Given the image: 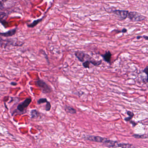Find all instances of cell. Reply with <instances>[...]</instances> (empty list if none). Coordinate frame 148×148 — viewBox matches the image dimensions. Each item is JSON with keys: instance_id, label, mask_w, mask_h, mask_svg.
Returning <instances> with one entry per match:
<instances>
[{"instance_id": "cell-1", "label": "cell", "mask_w": 148, "mask_h": 148, "mask_svg": "<svg viewBox=\"0 0 148 148\" xmlns=\"http://www.w3.org/2000/svg\"><path fill=\"white\" fill-rule=\"evenodd\" d=\"M84 139L86 140L102 143L108 147H116L117 142L113 140H110L106 138L102 137L99 136H87L84 137Z\"/></svg>"}, {"instance_id": "cell-2", "label": "cell", "mask_w": 148, "mask_h": 148, "mask_svg": "<svg viewBox=\"0 0 148 148\" xmlns=\"http://www.w3.org/2000/svg\"><path fill=\"white\" fill-rule=\"evenodd\" d=\"M128 17L131 21L133 22H138L145 20L146 17L140 14L135 12H129Z\"/></svg>"}, {"instance_id": "cell-3", "label": "cell", "mask_w": 148, "mask_h": 148, "mask_svg": "<svg viewBox=\"0 0 148 148\" xmlns=\"http://www.w3.org/2000/svg\"><path fill=\"white\" fill-rule=\"evenodd\" d=\"M36 83L38 86L41 89L43 93H48L51 92V88L44 80L39 79Z\"/></svg>"}, {"instance_id": "cell-4", "label": "cell", "mask_w": 148, "mask_h": 148, "mask_svg": "<svg viewBox=\"0 0 148 148\" xmlns=\"http://www.w3.org/2000/svg\"><path fill=\"white\" fill-rule=\"evenodd\" d=\"M32 99L31 98H27L24 102L21 103L19 104L17 107L16 110L21 113H24L25 110H26L27 107L29 106V105L32 102Z\"/></svg>"}, {"instance_id": "cell-5", "label": "cell", "mask_w": 148, "mask_h": 148, "mask_svg": "<svg viewBox=\"0 0 148 148\" xmlns=\"http://www.w3.org/2000/svg\"><path fill=\"white\" fill-rule=\"evenodd\" d=\"M112 13L115 14L120 20H125L128 17L129 12L126 10H114L112 12Z\"/></svg>"}, {"instance_id": "cell-6", "label": "cell", "mask_w": 148, "mask_h": 148, "mask_svg": "<svg viewBox=\"0 0 148 148\" xmlns=\"http://www.w3.org/2000/svg\"><path fill=\"white\" fill-rule=\"evenodd\" d=\"M86 54L84 52L78 51L75 52V55L78 60L81 62L84 61L85 58H86Z\"/></svg>"}, {"instance_id": "cell-7", "label": "cell", "mask_w": 148, "mask_h": 148, "mask_svg": "<svg viewBox=\"0 0 148 148\" xmlns=\"http://www.w3.org/2000/svg\"><path fill=\"white\" fill-rule=\"evenodd\" d=\"M17 28H14L6 32L0 33V36H3L5 37H12L17 32Z\"/></svg>"}, {"instance_id": "cell-8", "label": "cell", "mask_w": 148, "mask_h": 148, "mask_svg": "<svg viewBox=\"0 0 148 148\" xmlns=\"http://www.w3.org/2000/svg\"><path fill=\"white\" fill-rule=\"evenodd\" d=\"M101 56L103 57L104 60L105 62H107V63H109V64L110 63L112 58V54L109 51L106 52L104 54L101 55Z\"/></svg>"}, {"instance_id": "cell-9", "label": "cell", "mask_w": 148, "mask_h": 148, "mask_svg": "<svg viewBox=\"0 0 148 148\" xmlns=\"http://www.w3.org/2000/svg\"><path fill=\"white\" fill-rule=\"evenodd\" d=\"M88 58L89 60H88L90 61V64H92L93 65L95 66H99L101 64H102V60H95L93 59L92 58H91L90 56L88 57Z\"/></svg>"}, {"instance_id": "cell-10", "label": "cell", "mask_w": 148, "mask_h": 148, "mask_svg": "<svg viewBox=\"0 0 148 148\" xmlns=\"http://www.w3.org/2000/svg\"><path fill=\"white\" fill-rule=\"evenodd\" d=\"M65 110L68 113L72 114H76L77 113V111L73 107H71L69 106H65Z\"/></svg>"}, {"instance_id": "cell-11", "label": "cell", "mask_w": 148, "mask_h": 148, "mask_svg": "<svg viewBox=\"0 0 148 148\" xmlns=\"http://www.w3.org/2000/svg\"><path fill=\"white\" fill-rule=\"evenodd\" d=\"M43 18H41L38 19L34 21L31 24H29L27 25L28 27L30 28H33V27H35V26L37 25L39 23H40L42 20H43Z\"/></svg>"}, {"instance_id": "cell-12", "label": "cell", "mask_w": 148, "mask_h": 148, "mask_svg": "<svg viewBox=\"0 0 148 148\" xmlns=\"http://www.w3.org/2000/svg\"><path fill=\"white\" fill-rule=\"evenodd\" d=\"M118 147H121V148H134V146L132 144L129 143H118Z\"/></svg>"}, {"instance_id": "cell-13", "label": "cell", "mask_w": 148, "mask_h": 148, "mask_svg": "<svg viewBox=\"0 0 148 148\" xmlns=\"http://www.w3.org/2000/svg\"><path fill=\"white\" fill-rule=\"evenodd\" d=\"M31 115L32 119L37 118L39 116L40 113L37 110H33L31 111Z\"/></svg>"}, {"instance_id": "cell-14", "label": "cell", "mask_w": 148, "mask_h": 148, "mask_svg": "<svg viewBox=\"0 0 148 148\" xmlns=\"http://www.w3.org/2000/svg\"><path fill=\"white\" fill-rule=\"evenodd\" d=\"M132 136L134 137L135 138H143V139H145V138H148V136L147 134H142V135H139V134H133L132 135Z\"/></svg>"}, {"instance_id": "cell-15", "label": "cell", "mask_w": 148, "mask_h": 148, "mask_svg": "<svg viewBox=\"0 0 148 148\" xmlns=\"http://www.w3.org/2000/svg\"><path fill=\"white\" fill-rule=\"evenodd\" d=\"M7 14L4 12H0V23L4 20V18L6 17Z\"/></svg>"}, {"instance_id": "cell-16", "label": "cell", "mask_w": 148, "mask_h": 148, "mask_svg": "<svg viewBox=\"0 0 148 148\" xmlns=\"http://www.w3.org/2000/svg\"><path fill=\"white\" fill-rule=\"evenodd\" d=\"M90 63L88 60L83 62V66L85 68H90Z\"/></svg>"}, {"instance_id": "cell-17", "label": "cell", "mask_w": 148, "mask_h": 148, "mask_svg": "<svg viewBox=\"0 0 148 148\" xmlns=\"http://www.w3.org/2000/svg\"><path fill=\"white\" fill-rule=\"evenodd\" d=\"M47 99L46 98H40L38 99V104H40L43 103H46L47 102Z\"/></svg>"}, {"instance_id": "cell-18", "label": "cell", "mask_w": 148, "mask_h": 148, "mask_svg": "<svg viewBox=\"0 0 148 148\" xmlns=\"http://www.w3.org/2000/svg\"><path fill=\"white\" fill-rule=\"evenodd\" d=\"M51 103L48 102V101H47L46 103V110L47 111H49L51 110Z\"/></svg>"}, {"instance_id": "cell-19", "label": "cell", "mask_w": 148, "mask_h": 148, "mask_svg": "<svg viewBox=\"0 0 148 148\" xmlns=\"http://www.w3.org/2000/svg\"><path fill=\"white\" fill-rule=\"evenodd\" d=\"M126 114L129 116V117H130L132 118L134 116V113L130 111H126Z\"/></svg>"}, {"instance_id": "cell-20", "label": "cell", "mask_w": 148, "mask_h": 148, "mask_svg": "<svg viewBox=\"0 0 148 148\" xmlns=\"http://www.w3.org/2000/svg\"><path fill=\"white\" fill-rule=\"evenodd\" d=\"M129 122H130V123L132 125V126H133V127H135V126L137 125V123H136L135 121H132V119L131 120H130Z\"/></svg>"}, {"instance_id": "cell-21", "label": "cell", "mask_w": 148, "mask_h": 148, "mask_svg": "<svg viewBox=\"0 0 148 148\" xmlns=\"http://www.w3.org/2000/svg\"><path fill=\"white\" fill-rule=\"evenodd\" d=\"M132 119L131 117H125L124 118V120L126 122H129L130 120H131Z\"/></svg>"}, {"instance_id": "cell-22", "label": "cell", "mask_w": 148, "mask_h": 148, "mask_svg": "<svg viewBox=\"0 0 148 148\" xmlns=\"http://www.w3.org/2000/svg\"><path fill=\"white\" fill-rule=\"evenodd\" d=\"M147 72H148V66H146L143 70V72L144 73L147 75Z\"/></svg>"}, {"instance_id": "cell-23", "label": "cell", "mask_w": 148, "mask_h": 148, "mask_svg": "<svg viewBox=\"0 0 148 148\" xmlns=\"http://www.w3.org/2000/svg\"><path fill=\"white\" fill-rule=\"evenodd\" d=\"M4 8V5L1 1H0V10H2Z\"/></svg>"}, {"instance_id": "cell-24", "label": "cell", "mask_w": 148, "mask_h": 148, "mask_svg": "<svg viewBox=\"0 0 148 148\" xmlns=\"http://www.w3.org/2000/svg\"><path fill=\"white\" fill-rule=\"evenodd\" d=\"M127 30L125 28H123V30L121 31V32L124 33H125L127 32Z\"/></svg>"}, {"instance_id": "cell-25", "label": "cell", "mask_w": 148, "mask_h": 148, "mask_svg": "<svg viewBox=\"0 0 148 148\" xmlns=\"http://www.w3.org/2000/svg\"><path fill=\"white\" fill-rule=\"evenodd\" d=\"M11 84L12 86H16L18 84L16 83V82H12V83H11Z\"/></svg>"}, {"instance_id": "cell-26", "label": "cell", "mask_w": 148, "mask_h": 148, "mask_svg": "<svg viewBox=\"0 0 148 148\" xmlns=\"http://www.w3.org/2000/svg\"><path fill=\"white\" fill-rule=\"evenodd\" d=\"M143 38L145 39L146 40H148V37L147 36H143Z\"/></svg>"}, {"instance_id": "cell-27", "label": "cell", "mask_w": 148, "mask_h": 148, "mask_svg": "<svg viewBox=\"0 0 148 148\" xmlns=\"http://www.w3.org/2000/svg\"><path fill=\"white\" fill-rule=\"evenodd\" d=\"M143 37H142V36H137V37H136L137 39H140L141 38H142Z\"/></svg>"}]
</instances>
